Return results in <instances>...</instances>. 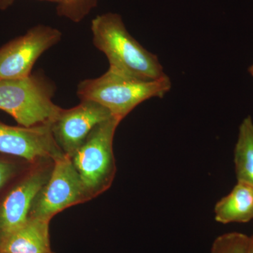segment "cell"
<instances>
[{"label":"cell","mask_w":253,"mask_h":253,"mask_svg":"<svg viewBox=\"0 0 253 253\" xmlns=\"http://www.w3.org/2000/svg\"><path fill=\"white\" fill-rule=\"evenodd\" d=\"M55 253L54 252H52V251H51V252H50V253Z\"/></svg>","instance_id":"ffe728a7"},{"label":"cell","mask_w":253,"mask_h":253,"mask_svg":"<svg viewBox=\"0 0 253 253\" xmlns=\"http://www.w3.org/2000/svg\"><path fill=\"white\" fill-rule=\"evenodd\" d=\"M99 0H57V14L74 23H80L96 7Z\"/></svg>","instance_id":"4fadbf2b"},{"label":"cell","mask_w":253,"mask_h":253,"mask_svg":"<svg viewBox=\"0 0 253 253\" xmlns=\"http://www.w3.org/2000/svg\"><path fill=\"white\" fill-rule=\"evenodd\" d=\"M120 123L111 118L96 126L71 157L91 198L109 189L114 179L113 138Z\"/></svg>","instance_id":"277c9868"},{"label":"cell","mask_w":253,"mask_h":253,"mask_svg":"<svg viewBox=\"0 0 253 253\" xmlns=\"http://www.w3.org/2000/svg\"><path fill=\"white\" fill-rule=\"evenodd\" d=\"M249 72L253 77V64L252 66H250V68H249Z\"/></svg>","instance_id":"ac0fdd59"},{"label":"cell","mask_w":253,"mask_h":253,"mask_svg":"<svg viewBox=\"0 0 253 253\" xmlns=\"http://www.w3.org/2000/svg\"><path fill=\"white\" fill-rule=\"evenodd\" d=\"M15 0H0V9L5 10L14 3Z\"/></svg>","instance_id":"2e32d148"},{"label":"cell","mask_w":253,"mask_h":253,"mask_svg":"<svg viewBox=\"0 0 253 253\" xmlns=\"http://www.w3.org/2000/svg\"><path fill=\"white\" fill-rule=\"evenodd\" d=\"M40 1H51V2L56 3V1H57V0H40Z\"/></svg>","instance_id":"d6986e66"},{"label":"cell","mask_w":253,"mask_h":253,"mask_svg":"<svg viewBox=\"0 0 253 253\" xmlns=\"http://www.w3.org/2000/svg\"><path fill=\"white\" fill-rule=\"evenodd\" d=\"M0 153L28 161L64 156L55 140L50 125L34 126H11L0 121Z\"/></svg>","instance_id":"ba28073f"},{"label":"cell","mask_w":253,"mask_h":253,"mask_svg":"<svg viewBox=\"0 0 253 253\" xmlns=\"http://www.w3.org/2000/svg\"><path fill=\"white\" fill-rule=\"evenodd\" d=\"M56 85L42 73L18 79H0V110L21 126L50 125L61 109L52 101Z\"/></svg>","instance_id":"3957f363"},{"label":"cell","mask_w":253,"mask_h":253,"mask_svg":"<svg viewBox=\"0 0 253 253\" xmlns=\"http://www.w3.org/2000/svg\"><path fill=\"white\" fill-rule=\"evenodd\" d=\"M234 164L237 181L253 186V121L250 116L239 126Z\"/></svg>","instance_id":"7c38bea8"},{"label":"cell","mask_w":253,"mask_h":253,"mask_svg":"<svg viewBox=\"0 0 253 253\" xmlns=\"http://www.w3.org/2000/svg\"><path fill=\"white\" fill-rule=\"evenodd\" d=\"M215 220L221 224L246 223L253 219V186L237 181L229 194L218 201Z\"/></svg>","instance_id":"8fae6325"},{"label":"cell","mask_w":253,"mask_h":253,"mask_svg":"<svg viewBox=\"0 0 253 253\" xmlns=\"http://www.w3.org/2000/svg\"><path fill=\"white\" fill-rule=\"evenodd\" d=\"M54 163L47 181L33 202L30 217L50 221L63 210L91 199L71 157L65 154Z\"/></svg>","instance_id":"5b68a950"},{"label":"cell","mask_w":253,"mask_h":253,"mask_svg":"<svg viewBox=\"0 0 253 253\" xmlns=\"http://www.w3.org/2000/svg\"><path fill=\"white\" fill-rule=\"evenodd\" d=\"M113 117L106 108L89 100H81L78 106L63 109L51 125L55 140L63 153L72 157L91 131Z\"/></svg>","instance_id":"52a82bcc"},{"label":"cell","mask_w":253,"mask_h":253,"mask_svg":"<svg viewBox=\"0 0 253 253\" xmlns=\"http://www.w3.org/2000/svg\"><path fill=\"white\" fill-rule=\"evenodd\" d=\"M49 222L29 216L19 229L0 239V253L51 252Z\"/></svg>","instance_id":"30bf717a"},{"label":"cell","mask_w":253,"mask_h":253,"mask_svg":"<svg viewBox=\"0 0 253 253\" xmlns=\"http://www.w3.org/2000/svg\"><path fill=\"white\" fill-rule=\"evenodd\" d=\"M91 30L94 45L106 55L110 68L144 80L167 76L158 56L131 36L119 14L99 15L91 21Z\"/></svg>","instance_id":"6da1fadb"},{"label":"cell","mask_w":253,"mask_h":253,"mask_svg":"<svg viewBox=\"0 0 253 253\" xmlns=\"http://www.w3.org/2000/svg\"><path fill=\"white\" fill-rule=\"evenodd\" d=\"M49 176L45 171L32 172L6 196L0 206V239L27 221L33 202Z\"/></svg>","instance_id":"9c48e42d"},{"label":"cell","mask_w":253,"mask_h":253,"mask_svg":"<svg viewBox=\"0 0 253 253\" xmlns=\"http://www.w3.org/2000/svg\"><path fill=\"white\" fill-rule=\"evenodd\" d=\"M246 253H253V234L252 236H250L249 244Z\"/></svg>","instance_id":"e0dca14e"},{"label":"cell","mask_w":253,"mask_h":253,"mask_svg":"<svg viewBox=\"0 0 253 253\" xmlns=\"http://www.w3.org/2000/svg\"><path fill=\"white\" fill-rule=\"evenodd\" d=\"M171 86L168 76L158 80L140 79L109 67L99 78L82 81L77 94L81 100L106 108L121 122L138 105L151 98L163 97Z\"/></svg>","instance_id":"7a4b0ae2"},{"label":"cell","mask_w":253,"mask_h":253,"mask_svg":"<svg viewBox=\"0 0 253 253\" xmlns=\"http://www.w3.org/2000/svg\"><path fill=\"white\" fill-rule=\"evenodd\" d=\"M250 236L239 232L223 234L213 243L211 253H246Z\"/></svg>","instance_id":"5bb4252c"},{"label":"cell","mask_w":253,"mask_h":253,"mask_svg":"<svg viewBox=\"0 0 253 253\" xmlns=\"http://www.w3.org/2000/svg\"><path fill=\"white\" fill-rule=\"evenodd\" d=\"M14 172V167L13 165L0 161V189L7 182Z\"/></svg>","instance_id":"9a60e30c"},{"label":"cell","mask_w":253,"mask_h":253,"mask_svg":"<svg viewBox=\"0 0 253 253\" xmlns=\"http://www.w3.org/2000/svg\"><path fill=\"white\" fill-rule=\"evenodd\" d=\"M62 33L51 26L38 25L0 48V79L27 77L38 59L61 41Z\"/></svg>","instance_id":"8992f818"}]
</instances>
